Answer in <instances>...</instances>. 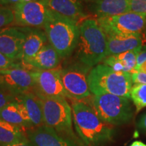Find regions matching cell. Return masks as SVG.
<instances>
[{"instance_id":"1","label":"cell","mask_w":146,"mask_h":146,"mask_svg":"<svg viewBox=\"0 0 146 146\" xmlns=\"http://www.w3.org/2000/svg\"><path fill=\"white\" fill-rule=\"evenodd\" d=\"M72 111L78 136L87 146H103L113 139L114 126L103 121L90 106L81 101H74Z\"/></svg>"},{"instance_id":"2","label":"cell","mask_w":146,"mask_h":146,"mask_svg":"<svg viewBox=\"0 0 146 146\" xmlns=\"http://www.w3.org/2000/svg\"><path fill=\"white\" fill-rule=\"evenodd\" d=\"M76 55L83 64L97 66L107 57L108 37L97 20L87 19L79 25Z\"/></svg>"},{"instance_id":"3","label":"cell","mask_w":146,"mask_h":146,"mask_svg":"<svg viewBox=\"0 0 146 146\" xmlns=\"http://www.w3.org/2000/svg\"><path fill=\"white\" fill-rule=\"evenodd\" d=\"M43 27L48 43L60 57H67L75 50L79 36L77 22L50 10Z\"/></svg>"},{"instance_id":"4","label":"cell","mask_w":146,"mask_h":146,"mask_svg":"<svg viewBox=\"0 0 146 146\" xmlns=\"http://www.w3.org/2000/svg\"><path fill=\"white\" fill-rule=\"evenodd\" d=\"M35 94L41 102L44 125L52 128L63 137L79 145L87 146L74 132L72 107L66 98H50L37 93Z\"/></svg>"},{"instance_id":"5","label":"cell","mask_w":146,"mask_h":146,"mask_svg":"<svg viewBox=\"0 0 146 146\" xmlns=\"http://www.w3.org/2000/svg\"><path fill=\"white\" fill-rule=\"evenodd\" d=\"M88 83L91 93L95 96L112 94L129 99L133 84L131 74L116 71L104 64L91 69Z\"/></svg>"},{"instance_id":"6","label":"cell","mask_w":146,"mask_h":146,"mask_svg":"<svg viewBox=\"0 0 146 146\" xmlns=\"http://www.w3.org/2000/svg\"><path fill=\"white\" fill-rule=\"evenodd\" d=\"M90 106L103 121L112 126L129 123L134 114L129 98L112 94L94 95Z\"/></svg>"},{"instance_id":"7","label":"cell","mask_w":146,"mask_h":146,"mask_svg":"<svg viewBox=\"0 0 146 146\" xmlns=\"http://www.w3.org/2000/svg\"><path fill=\"white\" fill-rule=\"evenodd\" d=\"M97 21L107 36L143 34L146 29V16L133 12L97 18Z\"/></svg>"},{"instance_id":"8","label":"cell","mask_w":146,"mask_h":146,"mask_svg":"<svg viewBox=\"0 0 146 146\" xmlns=\"http://www.w3.org/2000/svg\"><path fill=\"white\" fill-rule=\"evenodd\" d=\"M91 67L76 64L61 70V77L67 98L81 101L91 96L88 76Z\"/></svg>"},{"instance_id":"9","label":"cell","mask_w":146,"mask_h":146,"mask_svg":"<svg viewBox=\"0 0 146 146\" xmlns=\"http://www.w3.org/2000/svg\"><path fill=\"white\" fill-rule=\"evenodd\" d=\"M14 21L25 27H43L50 9L42 1H31L13 5Z\"/></svg>"},{"instance_id":"10","label":"cell","mask_w":146,"mask_h":146,"mask_svg":"<svg viewBox=\"0 0 146 146\" xmlns=\"http://www.w3.org/2000/svg\"><path fill=\"white\" fill-rule=\"evenodd\" d=\"M35 93L50 98H66L67 95L61 77L60 69L31 71Z\"/></svg>"},{"instance_id":"11","label":"cell","mask_w":146,"mask_h":146,"mask_svg":"<svg viewBox=\"0 0 146 146\" xmlns=\"http://www.w3.org/2000/svg\"><path fill=\"white\" fill-rule=\"evenodd\" d=\"M0 85L14 97L35 87L31 72L21 67L0 70Z\"/></svg>"},{"instance_id":"12","label":"cell","mask_w":146,"mask_h":146,"mask_svg":"<svg viewBox=\"0 0 146 146\" xmlns=\"http://www.w3.org/2000/svg\"><path fill=\"white\" fill-rule=\"evenodd\" d=\"M27 27H5L0 30V52L11 61L22 60Z\"/></svg>"},{"instance_id":"13","label":"cell","mask_w":146,"mask_h":146,"mask_svg":"<svg viewBox=\"0 0 146 146\" xmlns=\"http://www.w3.org/2000/svg\"><path fill=\"white\" fill-rule=\"evenodd\" d=\"M21 114L29 128L33 129L44 125L43 109L39 98L35 94L27 92L15 97Z\"/></svg>"},{"instance_id":"14","label":"cell","mask_w":146,"mask_h":146,"mask_svg":"<svg viewBox=\"0 0 146 146\" xmlns=\"http://www.w3.org/2000/svg\"><path fill=\"white\" fill-rule=\"evenodd\" d=\"M27 138L35 146H83L63 137L45 125L29 129Z\"/></svg>"},{"instance_id":"15","label":"cell","mask_w":146,"mask_h":146,"mask_svg":"<svg viewBox=\"0 0 146 146\" xmlns=\"http://www.w3.org/2000/svg\"><path fill=\"white\" fill-rule=\"evenodd\" d=\"M107 37V56L130 51L139 53L143 49V34L110 35Z\"/></svg>"},{"instance_id":"16","label":"cell","mask_w":146,"mask_h":146,"mask_svg":"<svg viewBox=\"0 0 146 146\" xmlns=\"http://www.w3.org/2000/svg\"><path fill=\"white\" fill-rule=\"evenodd\" d=\"M87 4L89 10L98 18L130 12L129 0H87Z\"/></svg>"},{"instance_id":"17","label":"cell","mask_w":146,"mask_h":146,"mask_svg":"<svg viewBox=\"0 0 146 146\" xmlns=\"http://www.w3.org/2000/svg\"><path fill=\"white\" fill-rule=\"evenodd\" d=\"M50 10L77 22L85 16L82 0H41Z\"/></svg>"},{"instance_id":"18","label":"cell","mask_w":146,"mask_h":146,"mask_svg":"<svg viewBox=\"0 0 146 146\" xmlns=\"http://www.w3.org/2000/svg\"><path fill=\"white\" fill-rule=\"evenodd\" d=\"M60 58L61 57L58 53L48 43L42 47L35 56L25 64L36 68V70H52L57 68L59 65Z\"/></svg>"},{"instance_id":"19","label":"cell","mask_w":146,"mask_h":146,"mask_svg":"<svg viewBox=\"0 0 146 146\" xmlns=\"http://www.w3.org/2000/svg\"><path fill=\"white\" fill-rule=\"evenodd\" d=\"M47 38L45 33L39 29L27 27V36L23 45L22 60L24 63L31 59L41 48L47 44Z\"/></svg>"},{"instance_id":"20","label":"cell","mask_w":146,"mask_h":146,"mask_svg":"<svg viewBox=\"0 0 146 146\" xmlns=\"http://www.w3.org/2000/svg\"><path fill=\"white\" fill-rule=\"evenodd\" d=\"M138 52L134 51L126 52L118 54L110 55L103 60L104 64L118 72H125L132 74L137 72L135 67Z\"/></svg>"},{"instance_id":"21","label":"cell","mask_w":146,"mask_h":146,"mask_svg":"<svg viewBox=\"0 0 146 146\" xmlns=\"http://www.w3.org/2000/svg\"><path fill=\"white\" fill-rule=\"evenodd\" d=\"M23 128L0 119V146H6L14 142L27 139Z\"/></svg>"},{"instance_id":"22","label":"cell","mask_w":146,"mask_h":146,"mask_svg":"<svg viewBox=\"0 0 146 146\" xmlns=\"http://www.w3.org/2000/svg\"><path fill=\"white\" fill-rule=\"evenodd\" d=\"M0 119L21 128L30 129L21 114L19 105L16 100L0 110Z\"/></svg>"},{"instance_id":"23","label":"cell","mask_w":146,"mask_h":146,"mask_svg":"<svg viewBox=\"0 0 146 146\" xmlns=\"http://www.w3.org/2000/svg\"><path fill=\"white\" fill-rule=\"evenodd\" d=\"M130 99L135 106V112L138 113L146 107V85L135 84L130 91Z\"/></svg>"},{"instance_id":"24","label":"cell","mask_w":146,"mask_h":146,"mask_svg":"<svg viewBox=\"0 0 146 146\" xmlns=\"http://www.w3.org/2000/svg\"><path fill=\"white\" fill-rule=\"evenodd\" d=\"M14 21L13 10L8 7L0 5V30Z\"/></svg>"},{"instance_id":"25","label":"cell","mask_w":146,"mask_h":146,"mask_svg":"<svg viewBox=\"0 0 146 146\" xmlns=\"http://www.w3.org/2000/svg\"><path fill=\"white\" fill-rule=\"evenodd\" d=\"M130 12L146 16V0H129Z\"/></svg>"},{"instance_id":"26","label":"cell","mask_w":146,"mask_h":146,"mask_svg":"<svg viewBox=\"0 0 146 146\" xmlns=\"http://www.w3.org/2000/svg\"><path fill=\"white\" fill-rule=\"evenodd\" d=\"M137 72H142L146 74V51L142 50L137 54V64L135 67Z\"/></svg>"},{"instance_id":"27","label":"cell","mask_w":146,"mask_h":146,"mask_svg":"<svg viewBox=\"0 0 146 146\" xmlns=\"http://www.w3.org/2000/svg\"><path fill=\"white\" fill-rule=\"evenodd\" d=\"M15 100V97L0 85V110Z\"/></svg>"},{"instance_id":"28","label":"cell","mask_w":146,"mask_h":146,"mask_svg":"<svg viewBox=\"0 0 146 146\" xmlns=\"http://www.w3.org/2000/svg\"><path fill=\"white\" fill-rule=\"evenodd\" d=\"M17 67H19V65L18 64L11 61L0 52V70L17 68Z\"/></svg>"},{"instance_id":"29","label":"cell","mask_w":146,"mask_h":146,"mask_svg":"<svg viewBox=\"0 0 146 146\" xmlns=\"http://www.w3.org/2000/svg\"><path fill=\"white\" fill-rule=\"evenodd\" d=\"M133 83L135 84H145L146 85V74L142 72H135L131 74Z\"/></svg>"},{"instance_id":"30","label":"cell","mask_w":146,"mask_h":146,"mask_svg":"<svg viewBox=\"0 0 146 146\" xmlns=\"http://www.w3.org/2000/svg\"><path fill=\"white\" fill-rule=\"evenodd\" d=\"M41 1V0H0V3L1 5H16L17 3H22V2H27V1Z\"/></svg>"},{"instance_id":"31","label":"cell","mask_w":146,"mask_h":146,"mask_svg":"<svg viewBox=\"0 0 146 146\" xmlns=\"http://www.w3.org/2000/svg\"><path fill=\"white\" fill-rule=\"evenodd\" d=\"M137 127L141 131L146 133V114H143V116L140 118L139 120L137 123Z\"/></svg>"},{"instance_id":"32","label":"cell","mask_w":146,"mask_h":146,"mask_svg":"<svg viewBox=\"0 0 146 146\" xmlns=\"http://www.w3.org/2000/svg\"><path fill=\"white\" fill-rule=\"evenodd\" d=\"M6 146H35V145L31 143V142L29 141V139H27L23 140V141L14 142V143L9 144V145Z\"/></svg>"},{"instance_id":"33","label":"cell","mask_w":146,"mask_h":146,"mask_svg":"<svg viewBox=\"0 0 146 146\" xmlns=\"http://www.w3.org/2000/svg\"><path fill=\"white\" fill-rule=\"evenodd\" d=\"M129 146H146V144L140 141H135L133 142Z\"/></svg>"},{"instance_id":"34","label":"cell","mask_w":146,"mask_h":146,"mask_svg":"<svg viewBox=\"0 0 146 146\" xmlns=\"http://www.w3.org/2000/svg\"><path fill=\"white\" fill-rule=\"evenodd\" d=\"M143 49H142V50H144L146 51V29L144 31L143 33Z\"/></svg>"}]
</instances>
